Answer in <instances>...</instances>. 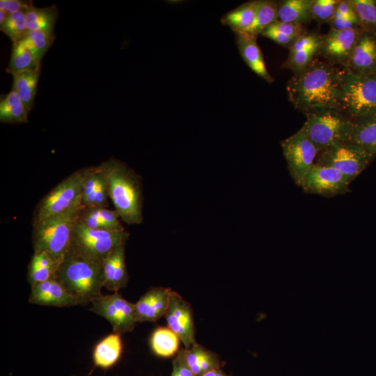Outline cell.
<instances>
[{"label":"cell","instance_id":"f1b7e54d","mask_svg":"<svg viewBox=\"0 0 376 376\" xmlns=\"http://www.w3.org/2000/svg\"><path fill=\"white\" fill-rule=\"evenodd\" d=\"M180 338L169 327H158L152 333L150 345L153 352L162 357H170L178 350Z\"/></svg>","mask_w":376,"mask_h":376},{"label":"cell","instance_id":"52a82bcc","mask_svg":"<svg viewBox=\"0 0 376 376\" xmlns=\"http://www.w3.org/2000/svg\"><path fill=\"white\" fill-rule=\"evenodd\" d=\"M86 168L76 171L61 180L36 205L32 225L82 206Z\"/></svg>","mask_w":376,"mask_h":376},{"label":"cell","instance_id":"d4e9b609","mask_svg":"<svg viewBox=\"0 0 376 376\" xmlns=\"http://www.w3.org/2000/svg\"><path fill=\"white\" fill-rule=\"evenodd\" d=\"M258 1L246 2L228 12L221 19V24L228 26L235 33H247L253 24Z\"/></svg>","mask_w":376,"mask_h":376},{"label":"cell","instance_id":"cb8c5ba5","mask_svg":"<svg viewBox=\"0 0 376 376\" xmlns=\"http://www.w3.org/2000/svg\"><path fill=\"white\" fill-rule=\"evenodd\" d=\"M313 0H283L278 2V20L302 24L312 20Z\"/></svg>","mask_w":376,"mask_h":376},{"label":"cell","instance_id":"e575fe53","mask_svg":"<svg viewBox=\"0 0 376 376\" xmlns=\"http://www.w3.org/2000/svg\"><path fill=\"white\" fill-rule=\"evenodd\" d=\"M321 41L297 52L289 54L287 60L283 63L282 68L290 70L293 74L305 69L317 56Z\"/></svg>","mask_w":376,"mask_h":376},{"label":"cell","instance_id":"ffe728a7","mask_svg":"<svg viewBox=\"0 0 376 376\" xmlns=\"http://www.w3.org/2000/svg\"><path fill=\"white\" fill-rule=\"evenodd\" d=\"M120 336L116 333L109 334L95 346L93 360L95 366L107 369L118 361L123 349Z\"/></svg>","mask_w":376,"mask_h":376},{"label":"cell","instance_id":"8992f818","mask_svg":"<svg viewBox=\"0 0 376 376\" xmlns=\"http://www.w3.org/2000/svg\"><path fill=\"white\" fill-rule=\"evenodd\" d=\"M301 130L320 150L337 143L350 141L353 120L338 109L330 108L305 116Z\"/></svg>","mask_w":376,"mask_h":376},{"label":"cell","instance_id":"277c9868","mask_svg":"<svg viewBox=\"0 0 376 376\" xmlns=\"http://www.w3.org/2000/svg\"><path fill=\"white\" fill-rule=\"evenodd\" d=\"M340 110L352 120L376 116V74L340 68Z\"/></svg>","mask_w":376,"mask_h":376},{"label":"cell","instance_id":"4dcf8cb0","mask_svg":"<svg viewBox=\"0 0 376 376\" xmlns=\"http://www.w3.org/2000/svg\"><path fill=\"white\" fill-rule=\"evenodd\" d=\"M278 20V2L271 0L258 1L253 25L247 33L257 36L270 24Z\"/></svg>","mask_w":376,"mask_h":376},{"label":"cell","instance_id":"6da1fadb","mask_svg":"<svg viewBox=\"0 0 376 376\" xmlns=\"http://www.w3.org/2000/svg\"><path fill=\"white\" fill-rule=\"evenodd\" d=\"M340 72L338 67L314 58L288 80L289 101L305 116L324 109H340Z\"/></svg>","mask_w":376,"mask_h":376},{"label":"cell","instance_id":"484cf974","mask_svg":"<svg viewBox=\"0 0 376 376\" xmlns=\"http://www.w3.org/2000/svg\"><path fill=\"white\" fill-rule=\"evenodd\" d=\"M28 31H40L54 35V26L58 16V10L53 5L45 8L33 6L26 10Z\"/></svg>","mask_w":376,"mask_h":376},{"label":"cell","instance_id":"ee69618b","mask_svg":"<svg viewBox=\"0 0 376 376\" xmlns=\"http://www.w3.org/2000/svg\"><path fill=\"white\" fill-rule=\"evenodd\" d=\"M341 17L359 19L357 15L349 0L339 1L336 10L331 19H336Z\"/></svg>","mask_w":376,"mask_h":376},{"label":"cell","instance_id":"e0dca14e","mask_svg":"<svg viewBox=\"0 0 376 376\" xmlns=\"http://www.w3.org/2000/svg\"><path fill=\"white\" fill-rule=\"evenodd\" d=\"M362 75L376 74V35L362 31L347 68Z\"/></svg>","mask_w":376,"mask_h":376},{"label":"cell","instance_id":"b9f144b4","mask_svg":"<svg viewBox=\"0 0 376 376\" xmlns=\"http://www.w3.org/2000/svg\"><path fill=\"white\" fill-rule=\"evenodd\" d=\"M261 35L265 38H267L276 44L290 48L294 41L297 39L295 38L286 36L278 31H276L268 26L265 29Z\"/></svg>","mask_w":376,"mask_h":376},{"label":"cell","instance_id":"9c48e42d","mask_svg":"<svg viewBox=\"0 0 376 376\" xmlns=\"http://www.w3.org/2000/svg\"><path fill=\"white\" fill-rule=\"evenodd\" d=\"M375 157L376 152L345 141L320 150L315 163L336 169L352 182Z\"/></svg>","mask_w":376,"mask_h":376},{"label":"cell","instance_id":"f546056e","mask_svg":"<svg viewBox=\"0 0 376 376\" xmlns=\"http://www.w3.org/2000/svg\"><path fill=\"white\" fill-rule=\"evenodd\" d=\"M350 141L376 152V116L353 120Z\"/></svg>","mask_w":376,"mask_h":376},{"label":"cell","instance_id":"30bf717a","mask_svg":"<svg viewBox=\"0 0 376 376\" xmlns=\"http://www.w3.org/2000/svg\"><path fill=\"white\" fill-rule=\"evenodd\" d=\"M281 146L289 173L295 184L301 186L320 150L301 129L281 141Z\"/></svg>","mask_w":376,"mask_h":376},{"label":"cell","instance_id":"d6986e66","mask_svg":"<svg viewBox=\"0 0 376 376\" xmlns=\"http://www.w3.org/2000/svg\"><path fill=\"white\" fill-rule=\"evenodd\" d=\"M235 36L240 54L248 67L267 82L272 83L274 79L267 71L257 36L246 32H235Z\"/></svg>","mask_w":376,"mask_h":376},{"label":"cell","instance_id":"7dc6e473","mask_svg":"<svg viewBox=\"0 0 376 376\" xmlns=\"http://www.w3.org/2000/svg\"><path fill=\"white\" fill-rule=\"evenodd\" d=\"M72 376H76V375H72Z\"/></svg>","mask_w":376,"mask_h":376},{"label":"cell","instance_id":"60d3db41","mask_svg":"<svg viewBox=\"0 0 376 376\" xmlns=\"http://www.w3.org/2000/svg\"><path fill=\"white\" fill-rule=\"evenodd\" d=\"M32 1L22 0H1L0 10L4 11L8 15L18 11L26 10L32 7Z\"/></svg>","mask_w":376,"mask_h":376},{"label":"cell","instance_id":"5bb4252c","mask_svg":"<svg viewBox=\"0 0 376 376\" xmlns=\"http://www.w3.org/2000/svg\"><path fill=\"white\" fill-rule=\"evenodd\" d=\"M165 317L168 327L178 336L186 348L196 344L190 306L175 292L171 293Z\"/></svg>","mask_w":376,"mask_h":376},{"label":"cell","instance_id":"1f68e13d","mask_svg":"<svg viewBox=\"0 0 376 376\" xmlns=\"http://www.w3.org/2000/svg\"><path fill=\"white\" fill-rule=\"evenodd\" d=\"M108 169L107 162L99 165V175L93 193L82 202L84 207L109 206Z\"/></svg>","mask_w":376,"mask_h":376},{"label":"cell","instance_id":"4fadbf2b","mask_svg":"<svg viewBox=\"0 0 376 376\" xmlns=\"http://www.w3.org/2000/svg\"><path fill=\"white\" fill-rule=\"evenodd\" d=\"M351 182L336 169L315 163L300 187L305 192L331 197L350 191Z\"/></svg>","mask_w":376,"mask_h":376},{"label":"cell","instance_id":"8fae6325","mask_svg":"<svg viewBox=\"0 0 376 376\" xmlns=\"http://www.w3.org/2000/svg\"><path fill=\"white\" fill-rule=\"evenodd\" d=\"M90 311L104 318L111 324L113 333L122 335L132 331L138 322L134 304L118 292L102 295L91 302Z\"/></svg>","mask_w":376,"mask_h":376},{"label":"cell","instance_id":"5b68a950","mask_svg":"<svg viewBox=\"0 0 376 376\" xmlns=\"http://www.w3.org/2000/svg\"><path fill=\"white\" fill-rule=\"evenodd\" d=\"M81 207L32 225L33 252L45 251L60 265L70 249L72 231Z\"/></svg>","mask_w":376,"mask_h":376},{"label":"cell","instance_id":"83f0119b","mask_svg":"<svg viewBox=\"0 0 376 376\" xmlns=\"http://www.w3.org/2000/svg\"><path fill=\"white\" fill-rule=\"evenodd\" d=\"M28 114L24 104L17 95L12 90L6 95H1L0 101V121L7 123H26Z\"/></svg>","mask_w":376,"mask_h":376},{"label":"cell","instance_id":"2e32d148","mask_svg":"<svg viewBox=\"0 0 376 376\" xmlns=\"http://www.w3.org/2000/svg\"><path fill=\"white\" fill-rule=\"evenodd\" d=\"M170 288L154 287L134 304L138 322H154L165 315L170 301Z\"/></svg>","mask_w":376,"mask_h":376},{"label":"cell","instance_id":"f35d334b","mask_svg":"<svg viewBox=\"0 0 376 376\" xmlns=\"http://www.w3.org/2000/svg\"><path fill=\"white\" fill-rule=\"evenodd\" d=\"M269 26L286 36H291L295 38H297L298 37L301 36L306 32L302 24L285 23L279 20L275 21Z\"/></svg>","mask_w":376,"mask_h":376},{"label":"cell","instance_id":"3957f363","mask_svg":"<svg viewBox=\"0 0 376 376\" xmlns=\"http://www.w3.org/2000/svg\"><path fill=\"white\" fill-rule=\"evenodd\" d=\"M54 279L80 305L91 303L102 295L104 287L102 263L82 257L69 249Z\"/></svg>","mask_w":376,"mask_h":376},{"label":"cell","instance_id":"f6af8a7d","mask_svg":"<svg viewBox=\"0 0 376 376\" xmlns=\"http://www.w3.org/2000/svg\"><path fill=\"white\" fill-rule=\"evenodd\" d=\"M201 376H230V375L225 373L220 368H217V369L209 370L205 373L204 374H203Z\"/></svg>","mask_w":376,"mask_h":376},{"label":"cell","instance_id":"74e56055","mask_svg":"<svg viewBox=\"0 0 376 376\" xmlns=\"http://www.w3.org/2000/svg\"><path fill=\"white\" fill-rule=\"evenodd\" d=\"M81 210L93 217H95L110 226L116 230H125L122 225L118 213L114 210H109L103 207H81Z\"/></svg>","mask_w":376,"mask_h":376},{"label":"cell","instance_id":"7402d4cb","mask_svg":"<svg viewBox=\"0 0 376 376\" xmlns=\"http://www.w3.org/2000/svg\"><path fill=\"white\" fill-rule=\"evenodd\" d=\"M183 352L187 365L196 376H201L209 370L221 366V361L214 354L197 343L189 348L183 349Z\"/></svg>","mask_w":376,"mask_h":376},{"label":"cell","instance_id":"ac0fdd59","mask_svg":"<svg viewBox=\"0 0 376 376\" xmlns=\"http://www.w3.org/2000/svg\"><path fill=\"white\" fill-rule=\"evenodd\" d=\"M104 288L118 292L126 287L129 274L125 263V244L115 248L102 263Z\"/></svg>","mask_w":376,"mask_h":376},{"label":"cell","instance_id":"603a6c76","mask_svg":"<svg viewBox=\"0 0 376 376\" xmlns=\"http://www.w3.org/2000/svg\"><path fill=\"white\" fill-rule=\"evenodd\" d=\"M40 73V67L13 75V89L17 92L29 113L34 104Z\"/></svg>","mask_w":376,"mask_h":376},{"label":"cell","instance_id":"44dd1931","mask_svg":"<svg viewBox=\"0 0 376 376\" xmlns=\"http://www.w3.org/2000/svg\"><path fill=\"white\" fill-rule=\"evenodd\" d=\"M58 266L59 264L46 252H33L27 273V280L31 287L54 279Z\"/></svg>","mask_w":376,"mask_h":376},{"label":"cell","instance_id":"d590c367","mask_svg":"<svg viewBox=\"0 0 376 376\" xmlns=\"http://www.w3.org/2000/svg\"><path fill=\"white\" fill-rule=\"evenodd\" d=\"M55 35L40 31H28L22 40L31 49L37 58L41 61L42 57L53 44Z\"/></svg>","mask_w":376,"mask_h":376},{"label":"cell","instance_id":"9a60e30c","mask_svg":"<svg viewBox=\"0 0 376 376\" xmlns=\"http://www.w3.org/2000/svg\"><path fill=\"white\" fill-rule=\"evenodd\" d=\"M29 302L56 307L80 305L79 300L69 294L54 278L31 287Z\"/></svg>","mask_w":376,"mask_h":376},{"label":"cell","instance_id":"d6a6232c","mask_svg":"<svg viewBox=\"0 0 376 376\" xmlns=\"http://www.w3.org/2000/svg\"><path fill=\"white\" fill-rule=\"evenodd\" d=\"M360 22V28L376 35V0H349Z\"/></svg>","mask_w":376,"mask_h":376},{"label":"cell","instance_id":"7a4b0ae2","mask_svg":"<svg viewBox=\"0 0 376 376\" xmlns=\"http://www.w3.org/2000/svg\"><path fill=\"white\" fill-rule=\"evenodd\" d=\"M108 169L109 197L115 210L126 224H139L143 220L141 178L124 162L110 159Z\"/></svg>","mask_w":376,"mask_h":376},{"label":"cell","instance_id":"8d00e7d4","mask_svg":"<svg viewBox=\"0 0 376 376\" xmlns=\"http://www.w3.org/2000/svg\"><path fill=\"white\" fill-rule=\"evenodd\" d=\"M340 0H313L311 18L318 24L328 23L334 16Z\"/></svg>","mask_w":376,"mask_h":376},{"label":"cell","instance_id":"ab89813d","mask_svg":"<svg viewBox=\"0 0 376 376\" xmlns=\"http://www.w3.org/2000/svg\"><path fill=\"white\" fill-rule=\"evenodd\" d=\"M171 376H196L186 362L183 349L178 351L173 361V370Z\"/></svg>","mask_w":376,"mask_h":376},{"label":"cell","instance_id":"4316f807","mask_svg":"<svg viewBox=\"0 0 376 376\" xmlns=\"http://www.w3.org/2000/svg\"><path fill=\"white\" fill-rule=\"evenodd\" d=\"M40 67V61L31 49L21 39L13 42L10 59L6 71L12 75Z\"/></svg>","mask_w":376,"mask_h":376},{"label":"cell","instance_id":"836d02e7","mask_svg":"<svg viewBox=\"0 0 376 376\" xmlns=\"http://www.w3.org/2000/svg\"><path fill=\"white\" fill-rule=\"evenodd\" d=\"M0 29L13 42L22 39L28 32L26 10L8 15L5 21L0 24Z\"/></svg>","mask_w":376,"mask_h":376},{"label":"cell","instance_id":"7bdbcfd3","mask_svg":"<svg viewBox=\"0 0 376 376\" xmlns=\"http://www.w3.org/2000/svg\"><path fill=\"white\" fill-rule=\"evenodd\" d=\"M331 29L344 30L354 28H360V22L357 19H352L346 17H341L331 19L328 22Z\"/></svg>","mask_w":376,"mask_h":376},{"label":"cell","instance_id":"bcb514c9","mask_svg":"<svg viewBox=\"0 0 376 376\" xmlns=\"http://www.w3.org/2000/svg\"><path fill=\"white\" fill-rule=\"evenodd\" d=\"M8 15L3 10H0V24H1L6 19Z\"/></svg>","mask_w":376,"mask_h":376},{"label":"cell","instance_id":"ba28073f","mask_svg":"<svg viewBox=\"0 0 376 376\" xmlns=\"http://www.w3.org/2000/svg\"><path fill=\"white\" fill-rule=\"evenodd\" d=\"M129 237L125 230H96L77 221L72 231L70 249L85 258L103 263L115 248L126 244Z\"/></svg>","mask_w":376,"mask_h":376},{"label":"cell","instance_id":"7c38bea8","mask_svg":"<svg viewBox=\"0 0 376 376\" xmlns=\"http://www.w3.org/2000/svg\"><path fill=\"white\" fill-rule=\"evenodd\" d=\"M361 28L330 31L322 36L317 55L324 61L341 68H347L355 44L362 32Z\"/></svg>","mask_w":376,"mask_h":376}]
</instances>
